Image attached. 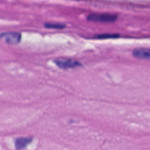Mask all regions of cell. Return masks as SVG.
<instances>
[{
	"instance_id": "cell-1",
	"label": "cell",
	"mask_w": 150,
	"mask_h": 150,
	"mask_svg": "<svg viewBox=\"0 0 150 150\" xmlns=\"http://www.w3.org/2000/svg\"><path fill=\"white\" fill-rule=\"evenodd\" d=\"M87 19L94 22L101 23H112L117 19V15L113 13H91L88 16Z\"/></svg>"
},
{
	"instance_id": "cell-2",
	"label": "cell",
	"mask_w": 150,
	"mask_h": 150,
	"mask_svg": "<svg viewBox=\"0 0 150 150\" xmlns=\"http://www.w3.org/2000/svg\"><path fill=\"white\" fill-rule=\"evenodd\" d=\"M54 62L58 67L62 69H76L82 66L80 62L73 60V59L66 58V57H59V58L55 59Z\"/></svg>"
},
{
	"instance_id": "cell-3",
	"label": "cell",
	"mask_w": 150,
	"mask_h": 150,
	"mask_svg": "<svg viewBox=\"0 0 150 150\" xmlns=\"http://www.w3.org/2000/svg\"><path fill=\"white\" fill-rule=\"evenodd\" d=\"M0 39H2L7 44L15 45L18 44L21 39V35L19 32H8L0 33Z\"/></svg>"
},
{
	"instance_id": "cell-4",
	"label": "cell",
	"mask_w": 150,
	"mask_h": 150,
	"mask_svg": "<svg viewBox=\"0 0 150 150\" xmlns=\"http://www.w3.org/2000/svg\"><path fill=\"white\" fill-rule=\"evenodd\" d=\"M133 55L139 59L150 60V49L137 48L133 51Z\"/></svg>"
},
{
	"instance_id": "cell-5",
	"label": "cell",
	"mask_w": 150,
	"mask_h": 150,
	"mask_svg": "<svg viewBox=\"0 0 150 150\" xmlns=\"http://www.w3.org/2000/svg\"><path fill=\"white\" fill-rule=\"evenodd\" d=\"M32 141V138L30 137H21L16 138L15 141V146L17 150H21L26 148L29 144H30Z\"/></svg>"
},
{
	"instance_id": "cell-6",
	"label": "cell",
	"mask_w": 150,
	"mask_h": 150,
	"mask_svg": "<svg viewBox=\"0 0 150 150\" xmlns=\"http://www.w3.org/2000/svg\"><path fill=\"white\" fill-rule=\"evenodd\" d=\"M45 26L48 29H62L65 27V25L60 23H46L45 24Z\"/></svg>"
},
{
	"instance_id": "cell-7",
	"label": "cell",
	"mask_w": 150,
	"mask_h": 150,
	"mask_svg": "<svg viewBox=\"0 0 150 150\" xmlns=\"http://www.w3.org/2000/svg\"><path fill=\"white\" fill-rule=\"evenodd\" d=\"M118 37L119 35H117V34H102V35H96L95 38L98 39H105V38H115Z\"/></svg>"
}]
</instances>
